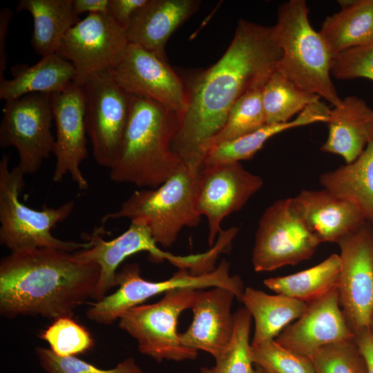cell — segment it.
I'll return each instance as SVG.
<instances>
[{
	"mask_svg": "<svg viewBox=\"0 0 373 373\" xmlns=\"http://www.w3.org/2000/svg\"><path fill=\"white\" fill-rule=\"evenodd\" d=\"M280 57L274 26L238 21L222 57L186 86V106L178 117L172 143L182 162L202 168L234 104L249 90L264 86Z\"/></svg>",
	"mask_w": 373,
	"mask_h": 373,
	"instance_id": "1",
	"label": "cell"
},
{
	"mask_svg": "<svg viewBox=\"0 0 373 373\" xmlns=\"http://www.w3.org/2000/svg\"><path fill=\"white\" fill-rule=\"evenodd\" d=\"M75 252L25 249L0 262V314L7 318L42 316L52 321L73 317L93 298L100 274L99 266Z\"/></svg>",
	"mask_w": 373,
	"mask_h": 373,
	"instance_id": "2",
	"label": "cell"
},
{
	"mask_svg": "<svg viewBox=\"0 0 373 373\" xmlns=\"http://www.w3.org/2000/svg\"><path fill=\"white\" fill-rule=\"evenodd\" d=\"M178 116L160 104L131 95L119 157L109 177L119 183L155 189L182 163L173 151Z\"/></svg>",
	"mask_w": 373,
	"mask_h": 373,
	"instance_id": "3",
	"label": "cell"
},
{
	"mask_svg": "<svg viewBox=\"0 0 373 373\" xmlns=\"http://www.w3.org/2000/svg\"><path fill=\"white\" fill-rule=\"evenodd\" d=\"M273 26L281 50L277 69L303 90L338 106L342 99L331 77L334 55L312 28L306 1L289 0L281 4Z\"/></svg>",
	"mask_w": 373,
	"mask_h": 373,
	"instance_id": "4",
	"label": "cell"
},
{
	"mask_svg": "<svg viewBox=\"0 0 373 373\" xmlns=\"http://www.w3.org/2000/svg\"><path fill=\"white\" fill-rule=\"evenodd\" d=\"M201 169L182 162L158 187L135 191L102 222L128 218L146 226L157 245L172 246L184 227H197L200 221L196 196Z\"/></svg>",
	"mask_w": 373,
	"mask_h": 373,
	"instance_id": "5",
	"label": "cell"
},
{
	"mask_svg": "<svg viewBox=\"0 0 373 373\" xmlns=\"http://www.w3.org/2000/svg\"><path fill=\"white\" fill-rule=\"evenodd\" d=\"M9 157L0 161V242L10 251L31 248H50L69 252L88 249L89 241L63 240L51 230L66 220L75 202H66L57 207L44 206L36 210L19 200L25 186L24 173L16 166L9 167Z\"/></svg>",
	"mask_w": 373,
	"mask_h": 373,
	"instance_id": "6",
	"label": "cell"
},
{
	"mask_svg": "<svg viewBox=\"0 0 373 373\" xmlns=\"http://www.w3.org/2000/svg\"><path fill=\"white\" fill-rule=\"evenodd\" d=\"M140 273L137 263L124 265L117 273L118 289L93 303L86 312V317L99 324L111 325L126 312L142 305L150 298L177 289L224 287L233 291L239 300L245 290L240 276L230 275L229 264L224 259L210 272L195 274L181 269L170 278L162 281L145 280Z\"/></svg>",
	"mask_w": 373,
	"mask_h": 373,
	"instance_id": "7",
	"label": "cell"
},
{
	"mask_svg": "<svg viewBox=\"0 0 373 373\" xmlns=\"http://www.w3.org/2000/svg\"><path fill=\"white\" fill-rule=\"evenodd\" d=\"M196 290L173 289L155 303L134 307L119 318V327L137 341L142 354L157 362L193 360L198 351L182 344L177 326L180 314L191 308Z\"/></svg>",
	"mask_w": 373,
	"mask_h": 373,
	"instance_id": "8",
	"label": "cell"
},
{
	"mask_svg": "<svg viewBox=\"0 0 373 373\" xmlns=\"http://www.w3.org/2000/svg\"><path fill=\"white\" fill-rule=\"evenodd\" d=\"M103 227H95L90 234L84 233V240L91 246L75 252L80 259L97 264L100 269L99 278L93 296L98 300L117 286V269L129 256L142 251L149 254L153 261L167 260L178 269H187L193 274L204 271L209 262L207 253L188 256L174 255L162 250L144 225L131 222L129 227L117 237L106 240Z\"/></svg>",
	"mask_w": 373,
	"mask_h": 373,
	"instance_id": "9",
	"label": "cell"
},
{
	"mask_svg": "<svg viewBox=\"0 0 373 373\" xmlns=\"http://www.w3.org/2000/svg\"><path fill=\"white\" fill-rule=\"evenodd\" d=\"M80 87L86 130L94 160L98 165L110 169L120 153L131 95L118 85L111 70L90 75Z\"/></svg>",
	"mask_w": 373,
	"mask_h": 373,
	"instance_id": "10",
	"label": "cell"
},
{
	"mask_svg": "<svg viewBox=\"0 0 373 373\" xmlns=\"http://www.w3.org/2000/svg\"><path fill=\"white\" fill-rule=\"evenodd\" d=\"M321 244L299 216L291 198L275 201L258 224L251 262L257 272L271 271L309 259Z\"/></svg>",
	"mask_w": 373,
	"mask_h": 373,
	"instance_id": "11",
	"label": "cell"
},
{
	"mask_svg": "<svg viewBox=\"0 0 373 373\" xmlns=\"http://www.w3.org/2000/svg\"><path fill=\"white\" fill-rule=\"evenodd\" d=\"M52 120L51 94L30 93L6 102L0 124V147L16 149L17 166L25 175L36 173L53 153Z\"/></svg>",
	"mask_w": 373,
	"mask_h": 373,
	"instance_id": "12",
	"label": "cell"
},
{
	"mask_svg": "<svg viewBox=\"0 0 373 373\" xmlns=\"http://www.w3.org/2000/svg\"><path fill=\"white\" fill-rule=\"evenodd\" d=\"M338 244L339 302L356 338L369 329L373 314V226L364 223Z\"/></svg>",
	"mask_w": 373,
	"mask_h": 373,
	"instance_id": "13",
	"label": "cell"
},
{
	"mask_svg": "<svg viewBox=\"0 0 373 373\" xmlns=\"http://www.w3.org/2000/svg\"><path fill=\"white\" fill-rule=\"evenodd\" d=\"M129 44L126 32L108 13H90L65 35L57 54L74 67L80 86L90 75L111 70Z\"/></svg>",
	"mask_w": 373,
	"mask_h": 373,
	"instance_id": "14",
	"label": "cell"
},
{
	"mask_svg": "<svg viewBox=\"0 0 373 373\" xmlns=\"http://www.w3.org/2000/svg\"><path fill=\"white\" fill-rule=\"evenodd\" d=\"M118 85L131 95L151 99L178 117L187 102L186 86L166 61L129 43L111 70Z\"/></svg>",
	"mask_w": 373,
	"mask_h": 373,
	"instance_id": "15",
	"label": "cell"
},
{
	"mask_svg": "<svg viewBox=\"0 0 373 373\" xmlns=\"http://www.w3.org/2000/svg\"><path fill=\"white\" fill-rule=\"evenodd\" d=\"M262 185V178L246 170L240 162L202 167L196 209L207 220L210 247L222 230V220L240 210Z\"/></svg>",
	"mask_w": 373,
	"mask_h": 373,
	"instance_id": "16",
	"label": "cell"
},
{
	"mask_svg": "<svg viewBox=\"0 0 373 373\" xmlns=\"http://www.w3.org/2000/svg\"><path fill=\"white\" fill-rule=\"evenodd\" d=\"M51 106L56 128L52 180L60 182L69 174L80 190H86L88 182L81 169L88 157V149L80 86L73 82L64 90L51 94Z\"/></svg>",
	"mask_w": 373,
	"mask_h": 373,
	"instance_id": "17",
	"label": "cell"
},
{
	"mask_svg": "<svg viewBox=\"0 0 373 373\" xmlns=\"http://www.w3.org/2000/svg\"><path fill=\"white\" fill-rule=\"evenodd\" d=\"M352 338L355 335L341 307L337 288L309 303L304 313L275 341L295 354L309 357L323 346Z\"/></svg>",
	"mask_w": 373,
	"mask_h": 373,
	"instance_id": "18",
	"label": "cell"
},
{
	"mask_svg": "<svg viewBox=\"0 0 373 373\" xmlns=\"http://www.w3.org/2000/svg\"><path fill=\"white\" fill-rule=\"evenodd\" d=\"M235 294L216 287L208 291L197 289L191 308L193 318L189 328L180 334L183 345L210 354L216 359L229 347L234 332L231 306Z\"/></svg>",
	"mask_w": 373,
	"mask_h": 373,
	"instance_id": "19",
	"label": "cell"
},
{
	"mask_svg": "<svg viewBox=\"0 0 373 373\" xmlns=\"http://www.w3.org/2000/svg\"><path fill=\"white\" fill-rule=\"evenodd\" d=\"M291 200L299 216L321 243H338L367 222L354 204L324 188L303 189Z\"/></svg>",
	"mask_w": 373,
	"mask_h": 373,
	"instance_id": "20",
	"label": "cell"
},
{
	"mask_svg": "<svg viewBox=\"0 0 373 373\" xmlns=\"http://www.w3.org/2000/svg\"><path fill=\"white\" fill-rule=\"evenodd\" d=\"M197 0H149L126 29L128 41L166 61L170 36L199 8Z\"/></svg>",
	"mask_w": 373,
	"mask_h": 373,
	"instance_id": "21",
	"label": "cell"
},
{
	"mask_svg": "<svg viewBox=\"0 0 373 373\" xmlns=\"http://www.w3.org/2000/svg\"><path fill=\"white\" fill-rule=\"evenodd\" d=\"M328 135L320 150L354 161L373 140V109L361 98L347 96L330 109Z\"/></svg>",
	"mask_w": 373,
	"mask_h": 373,
	"instance_id": "22",
	"label": "cell"
},
{
	"mask_svg": "<svg viewBox=\"0 0 373 373\" xmlns=\"http://www.w3.org/2000/svg\"><path fill=\"white\" fill-rule=\"evenodd\" d=\"M12 73V79L0 81V99L6 102L30 93L59 92L76 76L73 66L57 53L41 57L31 66L17 65Z\"/></svg>",
	"mask_w": 373,
	"mask_h": 373,
	"instance_id": "23",
	"label": "cell"
},
{
	"mask_svg": "<svg viewBox=\"0 0 373 373\" xmlns=\"http://www.w3.org/2000/svg\"><path fill=\"white\" fill-rule=\"evenodd\" d=\"M329 111L326 104L318 101L308 106L289 122L266 124L249 134L220 144L207 152L202 166L240 162L251 159L268 140L280 133L314 123H326Z\"/></svg>",
	"mask_w": 373,
	"mask_h": 373,
	"instance_id": "24",
	"label": "cell"
},
{
	"mask_svg": "<svg viewBox=\"0 0 373 373\" xmlns=\"http://www.w3.org/2000/svg\"><path fill=\"white\" fill-rule=\"evenodd\" d=\"M338 2L341 10L326 17L318 31L330 52L373 43V0Z\"/></svg>",
	"mask_w": 373,
	"mask_h": 373,
	"instance_id": "25",
	"label": "cell"
},
{
	"mask_svg": "<svg viewBox=\"0 0 373 373\" xmlns=\"http://www.w3.org/2000/svg\"><path fill=\"white\" fill-rule=\"evenodd\" d=\"M319 182L354 204L373 226V140L354 161L321 174Z\"/></svg>",
	"mask_w": 373,
	"mask_h": 373,
	"instance_id": "26",
	"label": "cell"
},
{
	"mask_svg": "<svg viewBox=\"0 0 373 373\" xmlns=\"http://www.w3.org/2000/svg\"><path fill=\"white\" fill-rule=\"evenodd\" d=\"M17 11H28L33 19L31 45L41 57L57 52L67 32L80 20L72 0H20Z\"/></svg>",
	"mask_w": 373,
	"mask_h": 373,
	"instance_id": "27",
	"label": "cell"
},
{
	"mask_svg": "<svg viewBox=\"0 0 373 373\" xmlns=\"http://www.w3.org/2000/svg\"><path fill=\"white\" fill-rule=\"evenodd\" d=\"M240 300L254 321V333L251 344L275 339L293 321L306 310L307 303L283 296L271 295L248 287Z\"/></svg>",
	"mask_w": 373,
	"mask_h": 373,
	"instance_id": "28",
	"label": "cell"
},
{
	"mask_svg": "<svg viewBox=\"0 0 373 373\" xmlns=\"http://www.w3.org/2000/svg\"><path fill=\"white\" fill-rule=\"evenodd\" d=\"M340 272L339 255L333 254L310 268L285 276L267 278L263 283L278 294L309 304L338 288Z\"/></svg>",
	"mask_w": 373,
	"mask_h": 373,
	"instance_id": "29",
	"label": "cell"
},
{
	"mask_svg": "<svg viewBox=\"0 0 373 373\" xmlns=\"http://www.w3.org/2000/svg\"><path fill=\"white\" fill-rule=\"evenodd\" d=\"M262 97L267 124L289 122L321 99L297 86L278 69L265 84Z\"/></svg>",
	"mask_w": 373,
	"mask_h": 373,
	"instance_id": "30",
	"label": "cell"
},
{
	"mask_svg": "<svg viewBox=\"0 0 373 373\" xmlns=\"http://www.w3.org/2000/svg\"><path fill=\"white\" fill-rule=\"evenodd\" d=\"M262 88L249 90L234 104L223 127L212 140L209 151L220 144L249 134L267 124L262 104Z\"/></svg>",
	"mask_w": 373,
	"mask_h": 373,
	"instance_id": "31",
	"label": "cell"
},
{
	"mask_svg": "<svg viewBox=\"0 0 373 373\" xmlns=\"http://www.w3.org/2000/svg\"><path fill=\"white\" fill-rule=\"evenodd\" d=\"M251 316L244 307L234 314V332L227 350L216 358L213 367H203L200 373H254L250 355Z\"/></svg>",
	"mask_w": 373,
	"mask_h": 373,
	"instance_id": "32",
	"label": "cell"
},
{
	"mask_svg": "<svg viewBox=\"0 0 373 373\" xmlns=\"http://www.w3.org/2000/svg\"><path fill=\"white\" fill-rule=\"evenodd\" d=\"M308 358L316 373H368L356 338L323 346Z\"/></svg>",
	"mask_w": 373,
	"mask_h": 373,
	"instance_id": "33",
	"label": "cell"
},
{
	"mask_svg": "<svg viewBox=\"0 0 373 373\" xmlns=\"http://www.w3.org/2000/svg\"><path fill=\"white\" fill-rule=\"evenodd\" d=\"M39 336L48 343L52 352L60 356L84 354L94 345L88 330L72 317H61L52 321Z\"/></svg>",
	"mask_w": 373,
	"mask_h": 373,
	"instance_id": "34",
	"label": "cell"
},
{
	"mask_svg": "<svg viewBox=\"0 0 373 373\" xmlns=\"http://www.w3.org/2000/svg\"><path fill=\"white\" fill-rule=\"evenodd\" d=\"M254 365L267 373H316L310 359L285 348L275 339L251 344Z\"/></svg>",
	"mask_w": 373,
	"mask_h": 373,
	"instance_id": "35",
	"label": "cell"
},
{
	"mask_svg": "<svg viewBox=\"0 0 373 373\" xmlns=\"http://www.w3.org/2000/svg\"><path fill=\"white\" fill-rule=\"evenodd\" d=\"M35 353L40 366L46 373H143L132 358L122 361L113 368L104 370L75 356H58L50 349L43 347H36Z\"/></svg>",
	"mask_w": 373,
	"mask_h": 373,
	"instance_id": "36",
	"label": "cell"
},
{
	"mask_svg": "<svg viewBox=\"0 0 373 373\" xmlns=\"http://www.w3.org/2000/svg\"><path fill=\"white\" fill-rule=\"evenodd\" d=\"M331 74L340 80L365 78L373 81V43L334 55Z\"/></svg>",
	"mask_w": 373,
	"mask_h": 373,
	"instance_id": "37",
	"label": "cell"
},
{
	"mask_svg": "<svg viewBox=\"0 0 373 373\" xmlns=\"http://www.w3.org/2000/svg\"><path fill=\"white\" fill-rule=\"evenodd\" d=\"M149 0H109L108 14L122 29L126 30L136 12Z\"/></svg>",
	"mask_w": 373,
	"mask_h": 373,
	"instance_id": "38",
	"label": "cell"
},
{
	"mask_svg": "<svg viewBox=\"0 0 373 373\" xmlns=\"http://www.w3.org/2000/svg\"><path fill=\"white\" fill-rule=\"evenodd\" d=\"M12 12L9 8H3L0 10V81L5 79L4 72L7 64V53L6 50V37Z\"/></svg>",
	"mask_w": 373,
	"mask_h": 373,
	"instance_id": "39",
	"label": "cell"
},
{
	"mask_svg": "<svg viewBox=\"0 0 373 373\" xmlns=\"http://www.w3.org/2000/svg\"><path fill=\"white\" fill-rule=\"evenodd\" d=\"M77 16L84 13H108L109 0H72Z\"/></svg>",
	"mask_w": 373,
	"mask_h": 373,
	"instance_id": "40",
	"label": "cell"
},
{
	"mask_svg": "<svg viewBox=\"0 0 373 373\" xmlns=\"http://www.w3.org/2000/svg\"><path fill=\"white\" fill-rule=\"evenodd\" d=\"M356 341L365 358L368 373H373V337L369 329L356 336Z\"/></svg>",
	"mask_w": 373,
	"mask_h": 373,
	"instance_id": "41",
	"label": "cell"
},
{
	"mask_svg": "<svg viewBox=\"0 0 373 373\" xmlns=\"http://www.w3.org/2000/svg\"><path fill=\"white\" fill-rule=\"evenodd\" d=\"M369 331H370L372 336L373 337V314L372 315L370 322V325H369Z\"/></svg>",
	"mask_w": 373,
	"mask_h": 373,
	"instance_id": "42",
	"label": "cell"
},
{
	"mask_svg": "<svg viewBox=\"0 0 373 373\" xmlns=\"http://www.w3.org/2000/svg\"><path fill=\"white\" fill-rule=\"evenodd\" d=\"M254 373H267L264 370H262L261 367L255 365V371Z\"/></svg>",
	"mask_w": 373,
	"mask_h": 373,
	"instance_id": "43",
	"label": "cell"
}]
</instances>
